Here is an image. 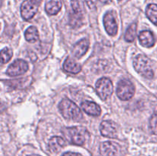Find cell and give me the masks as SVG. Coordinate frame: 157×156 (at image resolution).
<instances>
[{
	"mask_svg": "<svg viewBox=\"0 0 157 156\" xmlns=\"http://www.w3.org/2000/svg\"><path fill=\"white\" fill-rule=\"evenodd\" d=\"M59 110L61 115L67 119L79 121L82 118V113L79 107L68 99H64L61 101Z\"/></svg>",
	"mask_w": 157,
	"mask_h": 156,
	"instance_id": "obj_1",
	"label": "cell"
},
{
	"mask_svg": "<svg viewBox=\"0 0 157 156\" xmlns=\"http://www.w3.org/2000/svg\"><path fill=\"white\" fill-rule=\"evenodd\" d=\"M133 67L138 73L147 79H152L154 76L151 62L145 55H137L133 60Z\"/></svg>",
	"mask_w": 157,
	"mask_h": 156,
	"instance_id": "obj_2",
	"label": "cell"
},
{
	"mask_svg": "<svg viewBox=\"0 0 157 156\" xmlns=\"http://www.w3.org/2000/svg\"><path fill=\"white\" fill-rule=\"evenodd\" d=\"M72 144L82 145L86 141L87 130L83 127L76 126L67 128L64 133Z\"/></svg>",
	"mask_w": 157,
	"mask_h": 156,
	"instance_id": "obj_3",
	"label": "cell"
},
{
	"mask_svg": "<svg viewBox=\"0 0 157 156\" xmlns=\"http://www.w3.org/2000/svg\"><path fill=\"white\" fill-rule=\"evenodd\" d=\"M135 88L133 84L128 80H122L117 84V94L122 100H129L133 96Z\"/></svg>",
	"mask_w": 157,
	"mask_h": 156,
	"instance_id": "obj_4",
	"label": "cell"
},
{
	"mask_svg": "<svg viewBox=\"0 0 157 156\" xmlns=\"http://www.w3.org/2000/svg\"><path fill=\"white\" fill-rule=\"evenodd\" d=\"M113 89V84L108 78H101L96 84L97 93L103 100H106L111 96Z\"/></svg>",
	"mask_w": 157,
	"mask_h": 156,
	"instance_id": "obj_5",
	"label": "cell"
},
{
	"mask_svg": "<svg viewBox=\"0 0 157 156\" xmlns=\"http://www.w3.org/2000/svg\"><path fill=\"white\" fill-rule=\"evenodd\" d=\"M29 70V64L23 60H16L6 70L7 75L10 76H15L23 74Z\"/></svg>",
	"mask_w": 157,
	"mask_h": 156,
	"instance_id": "obj_6",
	"label": "cell"
},
{
	"mask_svg": "<svg viewBox=\"0 0 157 156\" xmlns=\"http://www.w3.org/2000/svg\"><path fill=\"white\" fill-rule=\"evenodd\" d=\"M38 5L32 0H25L21 6V15L23 19L30 20L38 11Z\"/></svg>",
	"mask_w": 157,
	"mask_h": 156,
	"instance_id": "obj_7",
	"label": "cell"
},
{
	"mask_svg": "<svg viewBox=\"0 0 157 156\" xmlns=\"http://www.w3.org/2000/svg\"><path fill=\"white\" fill-rule=\"evenodd\" d=\"M101 134L105 137L117 138V125L111 121H103L100 126Z\"/></svg>",
	"mask_w": 157,
	"mask_h": 156,
	"instance_id": "obj_8",
	"label": "cell"
},
{
	"mask_svg": "<svg viewBox=\"0 0 157 156\" xmlns=\"http://www.w3.org/2000/svg\"><path fill=\"white\" fill-rule=\"evenodd\" d=\"M104 27L108 35L114 36L117 33V24L114 17L110 12H107L104 18Z\"/></svg>",
	"mask_w": 157,
	"mask_h": 156,
	"instance_id": "obj_9",
	"label": "cell"
},
{
	"mask_svg": "<svg viewBox=\"0 0 157 156\" xmlns=\"http://www.w3.org/2000/svg\"><path fill=\"white\" fill-rule=\"evenodd\" d=\"M100 151L103 156H117L118 152L117 145L111 142H104L101 143Z\"/></svg>",
	"mask_w": 157,
	"mask_h": 156,
	"instance_id": "obj_10",
	"label": "cell"
},
{
	"mask_svg": "<svg viewBox=\"0 0 157 156\" xmlns=\"http://www.w3.org/2000/svg\"><path fill=\"white\" fill-rule=\"evenodd\" d=\"M89 47V41L87 39H84L81 40L80 41H78V43L74 45L73 50H72V52H73L74 56H75L76 58H81L82 56H84L86 54V52L87 51Z\"/></svg>",
	"mask_w": 157,
	"mask_h": 156,
	"instance_id": "obj_11",
	"label": "cell"
},
{
	"mask_svg": "<svg viewBox=\"0 0 157 156\" xmlns=\"http://www.w3.org/2000/svg\"><path fill=\"white\" fill-rule=\"evenodd\" d=\"M139 40L141 45L145 47H152L155 44V38L150 31H143L139 35Z\"/></svg>",
	"mask_w": 157,
	"mask_h": 156,
	"instance_id": "obj_12",
	"label": "cell"
},
{
	"mask_svg": "<svg viewBox=\"0 0 157 156\" xmlns=\"http://www.w3.org/2000/svg\"><path fill=\"white\" fill-rule=\"evenodd\" d=\"M81 108L87 114L90 116H98L101 114V110L99 106L94 102L84 101L81 103Z\"/></svg>",
	"mask_w": 157,
	"mask_h": 156,
	"instance_id": "obj_13",
	"label": "cell"
},
{
	"mask_svg": "<svg viewBox=\"0 0 157 156\" xmlns=\"http://www.w3.org/2000/svg\"><path fill=\"white\" fill-rule=\"evenodd\" d=\"M62 3L61 0H46L45 10L48 15H56L61 10Z\"/></svg>",
	"mask_w": 157,
	"mask_h": 156,
	"instance_id": "obj_14",
	"label": "cell"
},
{
	"mask_svg": "<svg viewBox=\"0 0 157 156\" xmlns=\"http://www.w3.org/2000/svg\"><path fill=\"white\" fill-rule=\"evenodd\" d=\"M65 141L59 136H54L49 140V149L52 152H58L63 147L65 146Z\"/></svg>",
	"mask_w": 157,
	"mask_h": 156,
	"instance_id": "obj_15",
	"label": "cell"
},
{
	"mask_svg": "<svg viewBox=\"0 0 157 156\" xmlns=\"http://www.w3.org/2000/svg\"><path fill=\"white\" fill-rule=\"evenodd\" d=\"M64 70L65 71L68 72V73H78L81 70V66L80 64H78V63H76L75 61H74L73 60L71 59V58H67L66 61H64Z\"/></svg>",
	"mask_w": 157,
	"mask_h": 156,
	"instance_id": "obj_16",
	"label": "cell"
},
{
	"mask_svg": "<svg viewBox=\"0 0 157 156\" xmlns=\"http://www.w3.org/2000/svg\"><path fill=\"white\" fill-rule=\"evenodd\" d=\"M25 38L26 41H28L29 42L34 43L38 41L39 36H38V32L36 28L34 26L29 27L25 32Z\"/></svg>",
	"mask_w": 157,
	"mask_h": 156,
	"instance_id": "obj_17",
	"label": "cell"
},
{
	"mask_svg": "<svg viewBox=\"0 0 157 156\" xmlns=\"http://www.w3.org/2000/svg\"><path fill=\"white\" fill-rule=\"evenodd\" d=\"M149 19L157 26V6L156 4H150L147 6L146 11Z\"/></svg>",
	"mask_w": 157,
	"mask_h": 156,
	"instance_id": "obj_18",
	"label": "cell"
},
{
	"mask_svg": "<svg viewBox=\"0 0 157 156\" xmlns=\"http://www.w3.org/2000/svg\"><path fill=\"white\" fill-rule=\"evenodd\" d=\"M71 2L75 14L79 16H83V13L84 12V0H71Z\"/></svg>",
	"mask_w": 157,
	"mask_h": 156,
	"instance_id": "obj_19",
	"label": "cell"
},
{
	"mask_svg": "<svg viewBox=\"0 0 157 156\" xmlns=\"http://www.w3.org/2000/svg\"><path fill=\"white\" fill-rule=\"evenodd\" d=\"M136 27L137 26H136V23H133L128 28L125 34L126 41H128V42H133L134 41L136 35Z\"/></svg>",
	"mask_w": 157,
	"mask_h": 156,
	"instance_id": "obj_20",
	"label": "cell"
},
{
	"mask_svg": "<svg viewBox=\"0 0 157 156\" xmlns=\"http://www.w3.org/2000/svg\"><path fill=\"white\" fill-rule=\"evenodd\" d=\"M12 50H10L9 48H6L3 49L1 51V61L2 64H6L7 63L9 60L12 58Z\"/></svg>",
	"mask_w": 157,
	"mask_h": 156,
	"instance_id": "obj_21",
	"label": "cell"
},
{
	"mask_svg": "<svg viewBox=\"0 0 157 156\" xmlns=\"http://www.w3.org/2000/svg\"><path fill=\"white\" fill-rule=\"evenodd\" d=\"M150 129L153 134L157 135V111L155 112L150 118Z\"/></svg>",
	"mask_w": 157,
	"mask_h": 156,
	"instance_id": "obj_22",
	"label": "cell"
},
{
	"mask_svg": "<svg viewBox=\"0 0 157 156\" xmlns=\"http://www.w3.org/2000/svg\"><path fill=\"white\" fill-rule=\"evenodd\" d=\"M85 1L90 9H94V8L96 6L97 2H98V0H85Z\"/></svg>",
	"mask_w": 157,
	"mask_h": 156,
	"instance_id": "obj_23",
	"label": "cell"
},
{
	"mask_svg": "<svg viewBox=\"0 0 157 156\" xmlns=\"http://www.w3.org/2000/svg\"><path fill=\"white\" fill-rule=\"evenodd\" d=\"M62 156H82L79 153H75V152H66L63 154Z\"/></svg>",
	"mask_w": 157,
	"mask_h": 156,
	"instance_id": "obj_24",
	"label": "cell"
},
{
	"mask_svg": "<svg viewBox=\"0 0 157 156\" xmlns=\"http://www.w3.org/2000/svg\"><path fill=\"white\" fill-rule=\"evenodd\" d=\"M32 1L35 2L37 3V4H38V5H39V3L41 2V0H32Z\"/></svg>",
	"mask_w": 157,
	"mask_h": 156,
	"instance_id": "obj_25",
	"label": "cell"
},
{
	"mask_svg": "<svg viewBox=\"0 0 157 156\" xmlns=\"http://www.w3.org/2000/svg\"><path fill=\"white\" fill-rule=\"evenodd\" d=\"M29 156H40V155H38V154H31V155H29Z\"/></svg>",
	"mask_w": 157,
	"mask_h": 156,
	"instance_id": "obj_26",
	"label": "cell"
}]
</instances>
